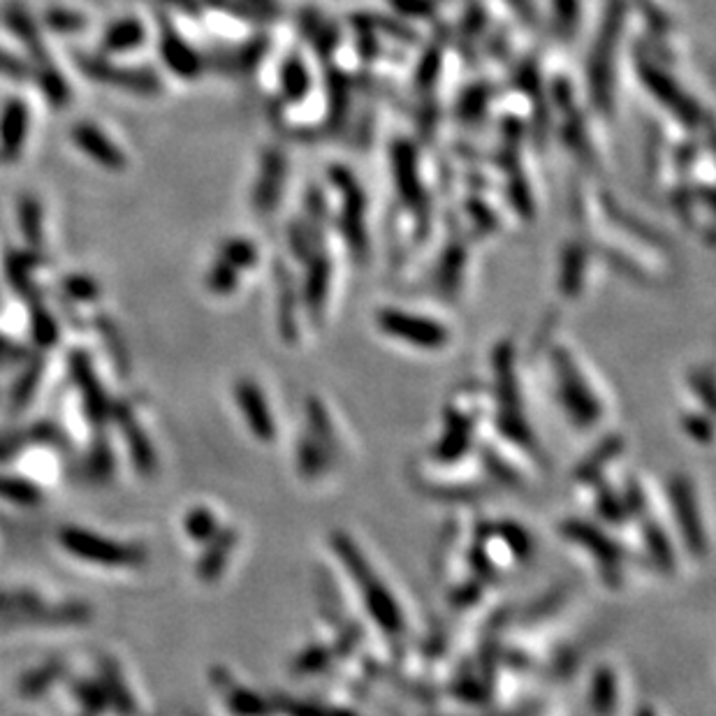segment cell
<instances>
[{
  "mask_svg": "<svg viewBox=\"0 0 716 716\" xmlns=\"http://www.w3.org/2000/svg\"><path fill=\"white\" fill-rule=\"evenodd\" d=\"M31 75H33V68H28L19 56L7 54L5 49H0V77L14 79V82H24V79H28Z\"/></svg>",
  "mask_w": 716,
  "mask_h": 716,
  "instance_id": "obj_11",
  "label": "cell"
},
{
  "mask_svg": "<svg viewBox=\"0 0 716 716\" xmlns=\"http://www.w3.org/2000/svg\"><path fill=\"white\" fill-rule=\"evenodd\" d=\"M63 288L68 295L77 299H86V302H91V299L98 297V283L89 279V276H68V279L63 281Z\"/></svg>",
  "mask_w": 716,
  "mask_h": 716,
  "instance_id": "obj_12",
  "label": "cell"
},
{
  "mask_svg": "<svg viewBox=\"0 0 716 716\" xmlns=\"http://www.w3.org/2000/svg\"><path fill=\"white\" fill-rule=\"evenodd\" d=\"M174 3H184V0H174Z\"/></svg>",
  "mask_w": 716,
  "mask_h": 716,
  "instance_id": "obj_14",
  "label": "cell"
},
{
  "mask_svg": "<svg viewBox=\"0 0 716 716\" xmlns=\"http://www.w3.org/2000/svg\"><path fill=\"white\" fill-rule=\"evenodd\" d=\"M47 26L56 33H75L79 28L86 26V19L79 12L56 7V10L47 12Z\"/></svg>",
  "mask_w": 716,
  "mask_h": 716,
  "instance_id": "obj_10",
  "label": "cell"
},
{
  "mask_svg": "<svg viewBox=\"0 0 716 716\" xmlns=\"http://www.w3.org/2000/svg\"><path fill=\"white\" fill-rule=\"evenodd\" d=\"M0 499L19 503V506H35L40 501V492L24 480L0 476Z\"/></svg>",
  "mask_w": 716,
  "mask_h": 716,
  "instance_id": "obj_9",
  "label": "cell"
},
{
  "mask_svg": "<svg viewBox=\"0 0 716 716\" xmlns=\"http://www.w3.org/2000/svg\"><path fill=\"white\" fill-rule=\"evenodd\" d=\"M144 40H146V31L142 21L126 17L114 21V24L107 28L105 35H102L100 47L102 51H107V54H128V51L142 47Z\"/></svg>",
  "mask_w": 716,
  "mask_h": 716,
  "instance_id": "obj_7",
  "label": "cell"
},
{
  "mask_svg": "<svg viewBox=\"0 0 716 716\" xmlns=\"http://www.w3.org/2000/svg\"><path fill=\"white\" fill-rule=\"evenodd\" d=\"M77 65L93 82L116 86L119 91L135 93V96H156L160 91V79L149 68H126L93 54L77 56Z\"/></svg>",
  "mask_w": 716,
  "mask_h": 716,
  "instance_id": "obj_2",
  "label": "cell"
},
{
  "mask_svg": "<svg viewBox=\"0 0 716 716\" xmlns=\"http://www.w3.org/2000/svg\"><path fill=\"white\" fill-rule=\"evenodd\" d=\"M160 56L167 68L179 77H195L200 75V58L195 51L179 38L172 28H165L163 38H160Z\"/></svg>",
  "mask_w": 716,
  "mask_h": 716,
  "instance_id": "obj_6",
  "label": "cell"
},
{
  "mask_svg": "<svg viewBox=\"0 0 716 716\" xmlns=\"http://www.w3.org/2000/svg\"><path fill=\"white\" fill-rule=\"evenodd\" d=\"M35 334H38V339L45 343L56 339V325L49 313H35Z\"/></svg>",
  "mask_w": 716,
  "mask_h": 716,
  "instance_id": "obj_13",
  "label": "cell"
},
{
  "mask_svg": "<svg viewBox=\"0 0 716 716\" xmlns=\"http://www.w3.org/2000/svg\"><path fill=\"white\" fill-rule=\"evenodd\" d=\"M19 228L24 232L28 246L40 248L42 244V209L35 197H21L19 202Z\"/></svg>",
  "mask_w": 716,
  "mask_h": 716,
  "instance_id": "obj_8",
  "label": "cell"
},
{
  "mask_svg": "<svg viewBox=\"0 0 716 716\" xmlns=\"http://www.w3.org/2000/svg\"><path fill=\"white\" fill-rule=\"evenodd\" d=\"M72 142L84 156H89L93 163L105 167L109 172H121L126 170V153H123L119 146H116L109 137L102 133L98 126H93L89 121L75 123V128L70 130Z\"/></svg>",
  "mask_w": 716,
  "mask_h": 716,
  "instance_id": "obj_3",
  "label": "cell"
},
{
  "mask_svg": "<svg viewBox=\"0 0 716 716\" xmlns=\"http://www.w3.org/2000/svg\"><path fill=\"white\" fill-rule=\"evenodd\" d=\"M28 105L21 98H10L0 112V158L14 160L24 149L28 135Z\"/></svg>",
  "mask_w": 716,
  "mask_h": 716,
  "instance_id": "obj_5",
  "label": "cell"
},
{
  "mask_svg": "<svg viewBox=\"0 0 716 716\" xmlns=\"http://www.w3.org/2000/svg\"><path fill=\"white\" fill-rule=\"evenodd\" d=\"M58 538H61V545L70 554L98 566H133L144 559V554L137 547L121 545L116 540L96 536L93 531L77 529V526L63 529Z\"/></svg>",
  "mask_w": 716,
  "mask_h": 716,
  "instance_id": "obj_1",
  "label": "cell"
},
{
  "mask_svg": "<svg viewBox=\"0 0 716 716\" xmlns=\"http://www.w3.org/2000/svg\"><path fill=\"white\" fill-rule=\"evenodd\" d=\"M3 17H5V24L10 26V31L17 35V40L28 49V54H31L33 63H35V68H33L35 75H40V72L56 70L54 61L49 58V51L45 49V42H42L38 26L33 24V19L28 17V12L24 10V7L7 5Z\"/></svg>",
  "mask_w": 716,
  "mask_h": 716,
  "instance_id": "obj_4",
  "label": "cell"
}]
</instances>
